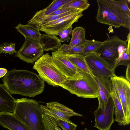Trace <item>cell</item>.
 Instances as JSON below:
<instances>
[{
	"label": "cell",
	"instance_id": "1",
	"mask_svg": "<svg viewBox=\"0 0 130 130\" xmlns=\"http://www.w3.org/2000/svg\"><path fill=\"white\" fill-rule=\"evenodd\" d=\"M2 80L11 94L33 97L42 93L45 87L44 81L39 75L27 70L9 71Z\"/></svg>",
	"mask_w": 130,
	"mask_h": 130
},
{
	"label": "cell",
	"instance_id": "2",
	"mask_svg": "<svg viewBox=\"0 0 130 130\" xmlns=\"http://www.w3.org/2000/svg\"><path fill=\"white\" fill-rule=\"evenodd\" d=\"M14 113L29 130H47L40 105L36 100L27 98L16 100Z\"/></svg>",
	"mask_w": 130,
	"mask_h": 130
},
{
	"label": "cell",
	"instance_id": "3",
	"mask_svg": "<svg viewBox=\"0 0 130 130\" xmlns=\"http://www.w3.org/2000/svg\"><path fill=\"white\" fill-rule=\"evenodd\" d=\"M59 86L80 97L94 98L99 96L98 86L94 76L82 71L72 79H66Z\"/></svg>",
	"mask_w": 130,
	"mask_h": 130
},
{
	"label": "cell",
	"instance_id": "4",
	"mask_svg": "<svg viewBox=\"0 0 130 130\" xmlns=\"http://www.w3.org/2000/svg\"><path fill=\"white\" fill-rule=\"evenodd\" d=\"M98 9L95 18L98 22L119 28L130 29V16L112 6L105 0H97Z\"/></svg>",
	"mask_w": 130,
	"mask_h": 130
},
{
	"label": "cell",
	"instance_id": "5",
	"mask_svg": "<svg viewBox=\"0 0 130 130\" xmlns=\"http://www.w3.org/2000/svg\"><path fill=\"white\" fill-rule=\"evenodd\" d=\"M33 69L42 80L52 86H59L67 79L48 53L43 54L35 62Z\"/></svg>",
	"mask_w": 130,
	"mask_h": 130
},
{
	"label": "cell",
	"instance_id": "6",
	"mask_svg": "<svg viewBox=\"0 0 130 130\" xmlns=\"http://www.w3.org/2000/svg\"><path fill=\"white\" fill-rule=\"evenodd\" d=\"M106 35L107 39L102 42L95 53L113 70L114 64L119 57V47L127 42V40H122L116 35L110 37L107 33Z\"/></svg>",
	"mask_w": 130,
	"mask_h": 130
},
{
	"label": "cell",
	"instance_id": "7",
	"mask_svg": "<svg viewBox=\"0 0 130 130\" xmlns=\"http://www.w3.org/2000/svg\"><path fill=\"white\" fill-rule=\"evenodd\" d=\"M113 89L120 101L126 125L130 123V83L126 78L116 75L110 78Z\"/></svg>",
	"mask_w": 130,
	"mask_h": 130
},
{
	"label": "cell",
	"instance_id": "8",
	"mask_svg": "<svg viewBox=\"0 0 130 130\" xmlns=\"http://www.w3.org/2000/svg\"><path fill=\"white\" fill-rule=\"evenodd\" d=\"M88 66L93 76L109 79L115 75V71L109 67L95 53L84 56Z\"/></svg>",
	"mask_w": 130,
	"mask_h": 130
},
{
	"label": "cell",
	"instance_id": "9",
	"mask_svg": "<svg viewBox=\"0 0 130 130\" xmlns=\"http://www.w3.org/2000/svg\"><path fill=\"white\" fill-rule=\"evenodd\" d=\"M83 11L74 13L40 26L39 31L46 34L57 36L59 31L67 29L78 21L83 15Z\"/></svg>",
	"mask_w": 130,
	"mask_h": 130
},
{
	"label": "cell",
	"instance_id": "10",
	"mask_svg": "<svg viewBox=\"0 0 130 130\" xmlns=\"http://www.w3.org/2000/svg\"><path fill=\"white\" fill-rule=\"evenodd\" d=\"M44 51L39 41L28 38L25 40L15 57L28 63L32 64L43 54Z\"/></svg>",
	"mask_w": 130,
	"mask_h": 130
},
{
	"label": "cell",
	"instance_id": "11",
	"mask_svg": "<svg viewBox=\"0 0 130 130\" xmlns=\"http://www.w3.org/2000/svg\"><path fill=\"white\" fill-rule=\"evenodd\" d=\"M40 107L43 114L69 123H73L70 120L71 116H83L82 115L56 102L48 103L46 104V106L40 105Z\"/></svg>",
	"mask_w": 130,
	"mask_h": 130
},
{
	"label": "cell",
	"instance_id": "12",
	"mask_svg": "<svg viewBox=\"0 0 130 130\" xmlns=\"http://www.w3.org/2000/svg\"><path fill=\"white\" fill-rule=\"evenodd\" d=\"M114 108L112 100L109 98L105 108H98L94 112L95 123L94 126L100 130H110L114 122Z\"/></svg>",
	"mask_w": 130,
	"mask_h": 130
},
{
	"label": "cell",
	"instance_id": "13",
	"mask_svg": "<svg viewBox=\"0 0 130 130\" xmlns=\"http://www.w3.org/2000/svg\"><path fill=\"white\" fill-rule=\"evenodd\" d=\"M52 54L55 65L67 79H73L82 71L62 55L59 50L53 52Z\"/></svg>",
	"mask_w": 130,
	"mask_h": 130
},
{
	"label": "cell",
	"instance_id": "14",
	"mask_svg": "<svg viewBox=\"0 0 130 130\" xmlns=\"http://www.w3.org/2000/svg\"><path fill=\"white\" fill-rule=\"evenodd\" d=\"M94 77L97 84L99 90L98 108L103 110L107 105L112 91L111 82L110 79H104Z\"/></svg>",
	"mask_w": 130,
	"mask_h": 130
},
{
	"label": "cell",
	"instance_id": "15",
	"mask_svg": "<svg viewBox=\"0 0 130 130\" xmlns=\"http://www.w3.org/2000/svg\"><path fill=\"white\" fill-rule=\"evenodd\" d=\"M16 102L3 84H0V113H14Z\"/></svg>",
	"mask_w": 130,
	"mask_h": 130
},
{
	"label": "cell",
	"instance_id": "16",
	"mask_svg": "<svg viewBox=\"0 0 130 130\" xmlns=\"http://www.w3.org/2000/svg\"><path fill=\"white\" fill-rule=\"evenodd\" d=\"M0 125L10 130H29L14 113H0Z\"/></svg>",
	"mask_w": 130,
	"mask_h": 130
},
{
	"label": "cell",
	"instance_id": "17",
	"mask_svg": "<svg viewBox=\"0 0 130 130\" xmlns=\"http://www.w3.org/2000/svg\"><path fill=\"white\" fill-rule=\"evenodd\" d=\"M39 42L44 51L55 52L58 50L62 45L59 39L53 35H41Z\"/></svg>",
	"mask_w": 130,
	"mask_h": 130
},
{
	"label": "cell",
	"instance_id": "18",
	"mask_svg": "<svg viewBox=\"0 0 130 130\" xmlns=\"http://www.w3.org/2000/svg\"><path fill=\"white\" fill-rule=\"evenodd\" d=\"M59 51L78 69L93 76L88 66L84 55L80 54H68Z\"/></svg>",
	"mask_w": 130,
	"mask_h": 130
},
{
	"label": "cell",
	"instance_id": "19",
	"mask_svg": "<svg viewBox=\"0 0 130 130\" xmlns=\"http://www.w3.org/2000/svg\"><path fill=\"white\" fill-rule=\"evenodd\" d=\"M85 29L82 27H76L73 30L70 42L69 44L72 47L83 46L87 41Z\"/></svg>",
	"mask_w": 130,
	"mask_h": 130
},
{
	"label": "cell",
	"instance_id": "20",
	"mask_svg": "<svg viewBox=\"0 0 130 130\" xmlns=\"http://www.w3.org/2000/svg\"><path fill=\"white\" fill-rule=\"evenodd\" d=\"M111 96L114 104L115 116V120L120 126L126 125L121 104L113 89Z\"/></svg>",
	"mask_w": 130,
	"mask_h": 130
},
{
	"label": "cell",
	"instance_id": "21",
	"mask_svg": "<svg viewBox=\"0 0 130 130\" xmlns=\"http://www.w3.org/2000/svg\"><path fill=\"white\" fill-rule=\"evenodd\" d=\"M42 117L45 125L59 126L63 130H75L77 126L73 123H69L63 121L57 120L47 115L43 114Z\"/></svg>",
	"mask_w": 130,
	"mask_h": 130
},
{
	"label": "cell",
	"instance_id": "22",
	"mask_svg": "<svg viewBox=\"0 0 130 130\" xmlns=\"http://www.w3.org/2000/svg\"><path fill=\"white\" fill-rule=\"evenodd\" d=\"M15 28L18 31L22 34L25 38H28L39 42L41 34L40 31L34 29L26 24L19 23Z\"/></svg>",
	"mask_w": 130,
	"mask_h": 130
},
{
	"label": "cell",
	"instance_id": "23",
	"mask_svg": "<svg viewBox=\"0 0 130 130\" xmlns=\"http://www.w3.org/2000/svg\"><path fill=\"white\" fill-rule=\"evenodd\" d=\"M71 1L72 0H53L46 8L37 11L42 15L49 16L51 13L61 8L63 6Z\"/></svg>",
	"mask_w": 130,
	"mask_h": 130
},
{
	"label": "cell",
	"instance_id": "24",
	"mask_svg": "<svg viewBox=\"0 0 130 130\" xmlns=\"http://www.w3.org/2000/svg\"><path fill=\"white\" fill-rule=\"evenodd\" d=\"M102 43V42L94 39L87 40L86 42L83 46V55L84 56L91 53H95Z\"/></svg>",
	"mask_w": 130,
	"mask_h": 130
},
{
	"label": "cell",
	"instance_id": "25",
	"mask_svg": "<svg viewBox=\"0 0 130 130\" xmlns=\"http://www.w3.org/2000/svg\"><path fill=\"white\" fill-rule=\"evenodd\" d=\"M90 4L86 0H72L69 3L63 6L61 8L77 9L84 11L87 9Z\"/></svg>",
	"mask_w": 130,
	"mask_h": 130
},
{
	"label": "cell",
	"instance_id": "26",
	"mask_svg": "<svg viewBox=\"0 0 130 130\" xmlns=\"http://www.w3.org/2000/svg\"><path fill=\"white\" fill-rule=\"evenodd\" d=\"M130 64V47L127 46L126 50L122 53L115 63L113 68L115 70L117 67L120 65L127 66Z\"/></svg>",
	"mask_w": 130,
	"mask_h": 130
},
{
	"label": "cell",
	"instance_id": "27",
	"mask_svg": "<svg viewBox=\"0 0 130 130\" xmlns=\"http://www.w3.org/2000/svg\"><path fill=\"white\" fill-rule=\"evenodd\" d=\"M108 3L113 7L123 11L130 16V10L128 5V0H105Z\"/></svg>",
	"mask_w": 130,
	"mask_h": 130
},
{
	"label": "cell",
	"instance_id": "28",
	"mask_svg": "<svg viewBox=\"0 0 130 130\" xmlns=\"http://www.w3.org/2000/svg\"><path fill=\"white\" fill-rule=\"evenodd\" d=\"M58 50L68 54H80L83 55V47H72L69 44L64 43Z\"/></svg>",
	"mask_w": 130,
	"mask_h": 130
},
{
	"label": "cell",
	"instance_id": "29",
	"mask_svg": "<svg viewBox=\"0 0 130 130\" xmlns=\"http://www.w3.org/2000/svg\"><path fill=\"white\" fill-rule=\"evenodd\" d=\"M15 43L12 42H4L2 44H0V54H8L9 55L13 54L16 53L15 48Z\"/></svg>",
	"mask_w": 130,
	"mask_h": 130
},
{
	"label": "cell",
	"instance_id": "30",
	"mask_svg": "<svg viewBox=\"0 0 130 130\" xmlns=\"http://www.w3.org/2000/svg\"><path fill=\"white\" fill-rule=\"evenodd\" d=\"M59 35L60 36L59 39L61 42H68L70 39V37L69 35L62 33L60 31H59L57 33V36Z\"/></svg>",
	"mask_w": 130,
	"mask_h": 130
},
{
	"label": "cell",
	"instance_id": "31",
	"mask_svg": "<svg viewBox=\"0 0 130 130\" xmlns=\"http://www.w3.org/2000/svg\"><path fill=\"white\" fill-rule=\"evenodd\" d=\"M72 8H61L51 13L49 16L57 15L61 14L69 11Z\"/></svg>",
	"mask_w": 130,
	"mask_h": 130
},
{
	"label": "cell",
	"instance_id": "32",
	"mask_svg": "<svg viewBox=\"0 0 130 130\" xmlns=\"http://www.w3.org/2000/svg\"><path fill=\"white\" fill-rule=\"evenodd\" d=\"M126 73V78L130 82V64L127 67Z\"/></svg>",
	"mask_w": 130,
	"mask_h": 130
},
{
	"label": "cell",
	"instance_id": "33",
	"mask_svg": "<svg viewBox=\"0 0 130 130\" xmlns=\"http://www.w3.org/2000/svg\"><path fill=\"white\" fill-rule=\"evenodd\" d=\"M72 26L70 27L69 28L64 30H62L61 31L63 33L66 34L68 35H72L73 30H72Z\"/></svg>",
	"mask_w": 130,
	"mask_h": 130
},
{
	"label": "cell",
	"instance_id": "34",
	"mask_svg": "<svg viewBox=\"0 0 130 130\" xmlns=\"http://www.w3.org/2000/svg\"><path fill=\"white\" fill-rule=\"evenodd\" d=\"M7 72V70L6 69L0 68V78L5 76Z\"/></svg>",
	"mask_w": 130,
	"mask_h": 130
},
{
	"label": "cell",
	"instance_id": "35",
	"mask_svg": "<svg viewBox=\"0 0 130 130\" xmlns=\"http://www.w3.org/2000/svg\"><path fill=\"white\" fill-rule=\"evenodd\" d=\"M54 129H56L57 130H62L58 126H54Z\"/></svg>",
	"mask_w": 130,
	"mask_h": 130
},
{
	"label": "cell",
	"instance_id": "36",
	"mask_svg": "<svg viewBox=\"0 0 130 130\" xmlns=\"http://www.w3.org/2000/svg\"><path fill=\"white\" fill-rule=\"evenodd\" d=\"M84 130H88L87 128H84Z\"/></svg>",
	"mask_w": 130,
	"mask_h": 130
},
{
	"label": "cell",
	"instance_id": "37",
	"mask_svg": "<svg viewBox=\"0 0 130 130\" xmlns=\"http://www.w3.org/2000/svg\"><path fill=\"white\" fill-rule=\"evenodd\" d=\"M57 130V129H53V130Z\"/></svg>",
	"mask_w": 130,
	"mask_h": 130
}]
</instances>
